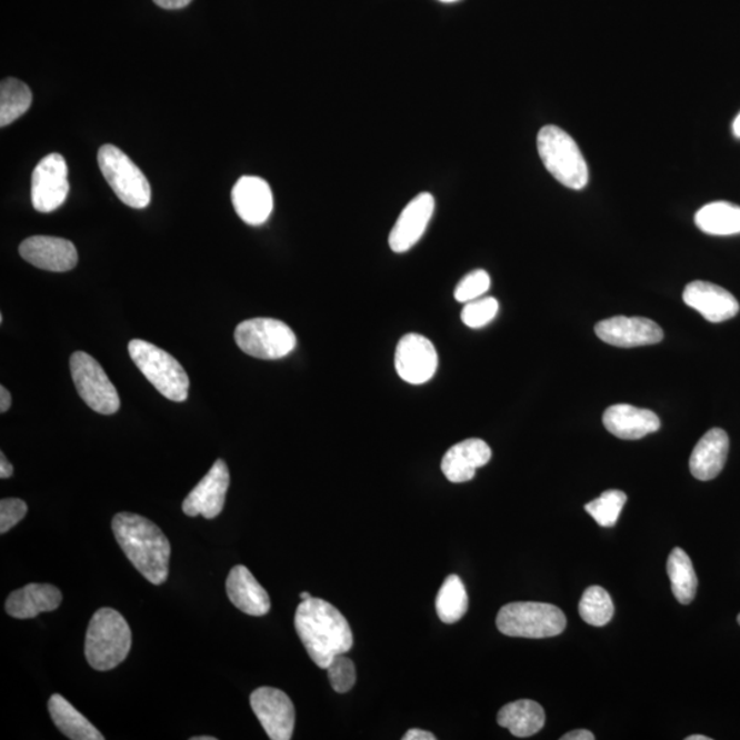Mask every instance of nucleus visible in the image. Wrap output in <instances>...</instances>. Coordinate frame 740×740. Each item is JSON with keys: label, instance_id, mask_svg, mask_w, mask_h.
<instances>
[{"label": "nucleus", "instance_id": "37998d69", "mask_svg": "<svg viewBox=\"0 0 740 740\" xmlns=\"http://www.w3.org/2000/svg\"><path fill=\"white\" fill-rule=\"evenodd\" d=\"M191 740H216L214 737H196L191 738Z\"/></svg>", "mask_w": 740, "mask_h": 740}, {"label": "nucleus", "instance_id": "393cba45", "mask_svg": "<svg viewBox=\"0 0 740 740\" xmlns=\"http://www.w3.org/2000/svg\"><path fill=\"white\" fill-rule=\"evenodd\" d=\"M49 712L52 721L64 737L72 740H103L97 727L84 718L72 703L60 694H54L49 701Z\"/></svg>", "mask_w": 740, "mask_h": 740}, {"label": "nucleus", "instance_id": "f257e3e1", "mask_svg": "<svg viewBox=\"0 0 740 740\" xmlns=\"http://www.w3.org/2000/svg\"><path fill=\"white\" fill-rule=\"evenodd\" d=\"M296 630L311 661L327 669L334 657L349 653L352 632L348 620L324 599H307L296 613Z\"/></svg>", "mask_w": 740, "mask_h": 740}, {"label": "nucleus", "instance_id": "58836bf2", "mask_svg": "<svg viewBox=\"0 0 740 740\" xmlns=\"http://www.w3.org/2000/svg\"><path fill=\"white\" fill-rule=\"evenodd\" d=\"M13 473H14L13 466H11L8 458H6V456L2 452V454H0V478H2L3 480L9 479L11 478V476H13Z\"/></svg>", "mask_w": 740, "mask_h": 740}, {"label": "nucleus", "instance_id": "c756f323", "mask_svg": "<svg viewBox=\"0 0 740 740\" xmlns=\"http://www.w3.org/2000/svg\"><path fill=\"white\" fill-rule=\"evenodd\" d=\"M579 613L587 624L594 627L607 626L613 619L614 614L612 597L602 587L591 586L580 599Z\"/></svg>", "mask_w": 740, "mask_h": 740}, {"label": "nucleus", "instance_id": "412c9836", "mask_svg": "<svg viewBox=\"0 0 740 740\" xmlns=\"http://www.w3.org/2000/svg\"><path fill=\"white\" fill-rule=\"evenodd\" d=\"M62 603V592L52 584L32 583L11 592L4 609L14 619H33L43 612H54Z\"/></svg>", "mask_w": 740, "mask_h": 740}, {"label": "nucleus", "instance_id": "e433bc0d", "mask_svg": "<svg viewBox=\"0 0 740 740\" xmlns=\"http://www.w3.org/2000/svg\"><path fill=\"white\" fill-rule=\"evenodd\" d=\"M403 740H437V737L433 736V733L424 731V730H419V728H413V730L408 731L404 733V737L402 738Z\"/></svg>", "mask_w": 740, "mask_h": 740}, {"label": "nucleus", "instance_id": "a878e982", "mask_svg": "<svg viewBox=\"0 0 740 740\" xmlns=\"http://www.w3.org/2000/svg\"><path fill=\"white\" fill-rule=\"evenodd\" d=\"M696 224L702 232L714 237L740 233V206L730 202L704 204L696 214Z\"/></svg>", "mask_w": 740, "mask_h": 740}, {"label": "nucleus", "instance_id": "49530a36", "mask_svg": "<svg viewBox=\"0 0 740 740\" xmlns=\"http://www.w3.org/2000/svg\"><path fill=\"white\" fill-rule=\"evenodd\" d=\"M738 624L740 626V614L738 616Z\"/></svg>", "mask_w": 740, "mask_h": 740}, {"label": "nucleus", "instance_id": "c03bdc74", "mask_svg": "<svg viewBox=\"0 0 740 740\" xmlns=\"http://www.w3.org/2000/svg\"><path fill=\"white\" fill-rule=\"evenodd\" d=\"M310 598H311V596L309 594V592H301L302 601H307V599H310Z\"/></svg>", "mask_w": 740, "mask_h": 740}, {"label": "nucleus", "instance_id": "4be33fe9", "mask_svg": "<svg viewBox=\"0 0 740 740\" xmlns=\"http://www.w3.org/2000/svg\"><path fill=\"white\" fill-rule=\"evenodd\" d=\"M227 594L234 608L249 616L261 617L269 613L270 598L263 587L243 566H237L229 572Z\"/></svg>", "mask_w": 740, "mask_h": 740}, {"label": "nucleus", "instance_id": "9b49d317", "mask_svg": "<svg viewBox=\"0 0 740 740\" xmlns=\"http://www.w3.org/2000/svg\"><path fill=\"white\" fill-rule=\"evenodd\" d=\"M438 351L430 339L419 333H408L399 340L396 350V369L399 378L409 384L428 383L437 373Z\"/></svg>", "mask_w": 740, "mask_h": 740}, {"label": "nucleus", "instance_id": "f03ea898", "mask_svg": "<svg viewBox=\"0 0 740 740\" xmlns=\"http://www.w3.org/2000/svg\"><path fill=\"white\" fill-rule=\"evenodd\" d=\"M117 543L151 584L160 586L169 576L172 549L160 527L143 516L119 513L111 522Z\"/></svg>", "mask_w": 740, "mask_h": 740}, {"label": "nucleus", "instance_id": "dca6fc26", "mask_svg": "<svg viewBox=\"0 0 740 740\" xmlns=\"http://www.w3.org/2000/svg\"><path fill=\"white\" fill-rule=\"evenodd\" d=\"M20 256L31 266L49 272H69L78 266V250L67 239L32 237L23 240Z\"/></svg>", "mask_w": 740, "mask_h": 740}, {"label": "nucleus", "instance_id": "4468645a", "mask_svg": "<svg viewBox=\"0 0 740 740\" xmlns=\"http://www.w3.org/2000/svg\"><path fill=\"white\" fill-rule=\"evenodd\" d=\"M229 481L231 476L227 463L222 460L216 461L196 489L188 493L183 502V512L188 517L203 516L208 520L216 519L224 509Z\"/></svg>", "mask_w": 740, "mask_h": 740}, {"label": "nucleus", "instance_id": "ddd939ff", "mask_svg": "<svg viewBox=\"0 0 740 740\" xmlns=\"http://www.w3.org/2000/svg\"><path fill=\"white\" fill-rule=\"evenodd\" d=\"M596 333L602 342L624 349L657 344L663 339L661 327L644 317H612L598 322Z\"/></svg>", "mask_w": 740, "mask_h": 740}, {"label": "nucleus", "instance_id": "7c9ffc66", "mask_svg": "<svg viewBox=\"0 0 740 740\" xmlns=\"http://www.w3.org/2000/svg\"><path fill=\"white\" fill-rule=\"evenodd\" d=\"M627 496L619 490H609L602 492V496L586 504V512L589 513L601 527H614L617 520L624 509Z\"/></svg>", "mask_w": 740, "mask_h": 740}, {"label": "nucleus", "instance_id": "a211bd4d", "mask_svg": "<svg viewBox=\"0 0 740 740\" xmlns=\"http://www.w3.org/2000/svg\"><path fill=\"white\" fill-rule=\"evenodd\" d=\"M683 301L687 307L696 309L710 322L731 320L739 313L737 298L724 288L708 281L697 280L687 284Z\"/></svg>", "mask_w": 740, "mask_h": 740}, {"label": "nucleus", "instance_id": "7ed1b4c3", "mask_svg": "<svg viewBox=\"0 0 740 740\" xmlns=\"http://www.w3.org/2000/svg\"><path fill=\"white\" fill-rule=\"evenodd\" d=\"M132 648V632L114 609H99L92 616L86 637V658L96 671H111L126 661Z\"/></svg>", "mask_w": 740, "mask_h": 740}, {"label": "nucleus", "instance_id": "6ab92c4d", "mask_svg": "<svg viewBox=\"0 0 740 740\" xmlns=\"http://www.w3.org/2000/svg\"><path fill=\"white\" fill-rule=\"evenodd\" d=\"M492 451L481 439H467L452 446L442 460V472L451 483H467L479 468L491 461Z\"/></svg>", "mask_w": 740, "mask_h": 740}, {"label": "nucleus", "instance_id": "f704fd0d", "mask_svg": "<svg viewBox=\"0 0 740 740\" xmlns=\"http://www.w3.org/2000/svg\"><path fill=\"white\" fill-rule=\"evenodd\" d=\"M28 513V504L19 498H6L0 501V533L9 532L11 528Z\"/></svg>", "mask_w": 740, "mask_h": 740}, {"label": "nucleus", "instance_id": "0eeeda50", "mask_svg": "<svg viewBox=\"0 0 740 740\" xmlns=\"http://www.w3.org/2000/svg\"><path fill=\"white\" fill-rule=\"evenodd\" d=\"M99 169L122 203L144 209L151 201V187L142 170L119 147L104 144L98 151Z\"/></svg>", "mask_w": 740, "mask_h": 740}, {"label": "nucleus", "instance_id": "79ce46f5", "mask_svg": "<svg viewBox=\"0 0 740 740\" xmlns=\"http://www.w3.org/2000/svg\"><path fill=\"white\" fill-rule=\"evenodd\" d=\"M686 740H710V738L703 736H690L687 737Z\"/></svg>", "mask_w": 740, "mask_h": 740}, {"label": "nucleus", "instance_id": "f8f14e48", "mask_svg": "<svg viewBox=\"0 0 740 740\" xmlns=\"http://www.w3.org/2000/svg\"><path fill=\"white\" fill-rule=\"evenodd\" d=\"M252 712L269 739L290 740L296 727V708L284 691L261 687L250 697Z\"/></svg>", "mask_w": 740, "mask_h": 740}, {"label": "nucleus", "instance_id": "2eb2a0df", "mask_svg": "<svg viewBox=\"0 0 740 740\" xmlns=\"http://www.w3.org/2000/svg\"><path fill=\"white\" fill-rule=\"evenodd\" d=\"M434 211V199L430 192H421L399 214L389 238L393 252L402 254L420 242Z\"/></svg>", "mask_w": 740, "mask_h": 740}, {"label": "nucleus", "instance_id": "aec40b11", "mask_svg": "<svg viewBox=\"0 0 740 740\" xmlns=\"http://www.w3.org/2000/svg\"><path fill=\"white\" fill-rule=\"evenodd\" d=\"M603 424L619 439L638 440L660 430L661 421L654 411L620 403L604 411Z\"/></svg>", "mask_w": 740, "mask_h": 740}, {"label": "nucleus", "instance_id": "9d476101", "mask_svg": "<svg viewBox=\"0 0 740 740\" xmlns=\"http://www.w3.org/2000/svg\"><path fill=\"white\" fill-rule=\"evenodd\" d=\"M69 193L68 164L61 154L43 158L32 173L31 198L39 213L60 209Z\"/></svg>", "mask_w": 740, "mask_h": 740}, {"label": "nucleus", "instance_id": "39448f33", "mask_svg": "<svg viewBox=\"0 0 740 740\" xmlns=\"http://www.w3.org/2000/svg\"><path fill=\"white\" fill-rule=\"evenodd\" d=\"M497 627L503 636L512 638H553L566 631L567 617L554 604L512 602L499 610Z\"/></svg>", "mask_w": 740, "mask_h": 740}, {"label": "nucleus", "instance_id": "473e14b6", "mask_svg": "<svg viewBox=\"0 0 740 740\" xmlns=\"http://www.w3.org/2000/svg\"><path fill=\"white\" fill-rule=\"evenodd\" d=\"M491 288L490 274L483 269L473 270L462 278L456 287L454 298L458 302L468 303L483 298Z\"/></svg>", "mask_w": 740, "mask_h": 740}, {"label": "nucleus", "instance_id": "a19ab883", "mask_svg": "<svg viewBox=\"0 0 740 740\" xmlns=\"http://www.w3.org/2000/svg\"><path fill=\"white\" fill-rule=\"evenodd\" d=\"M732 131L736 133V137L740 139V113L738 114L736 121L732 123Z\"/></svg>", "mask_w": 740, "mask_h": 740}, {"label": "nucleus", "instance_id": "72a5a7b5", "mask_svg": "<svg viewBox=\"0 0 740 740\" xmlns=\"http://www.w3.org/2000/svg\"><path fill=\"white\" fill-rule=\"evenodd\" d=\"M332 689L339 694L349 692L356 684L357 673L354 662L344 654L334 657L327 668Z\"/></svg>", "mask_w": 740, "mask_h": 740}, {"label": "nucleus", "instance_id": "bb28decb", "mask_svg": "<svg viewBox=\"0 0 740 740\" xmlns=\"http://www.w3.org/2000/svg\"><path fill=\"white\" fill-rule=\"evenodd\" d=\"M667 571L669 579H671L674 598L683 604L694 601L698 579L690 557L683 549L677 548L672 550L671 556L668 558Z\"/></svg>", "mask_w": 740, "mask_h": 740}, {"label": "nucleus", "instance_id": "c85d7f7f", "mask_svg": "<svg viewBox=\"0 0 740 740\" xmlns=\"http://www.w3.org/2000/svg\"><path fill=\"white\" fill-rule=\"evenodd\" d=\"M32 104V92L26 82L13 78L0 84V127L4 128L19 120Z\"/></svg>", "mask_w": 740, "mask_h": 740}, {"label": "nucleus", "instance_id": "cd10ccee", "mask_svg": "<svg viewBox=\"0 0 740 740\" xmlns=\"http://www.w3.org/2000/svg\"><path fill=\"white\" fill-rule=\"evenodd\" d=\"M437 612L444 624H454L468 612L469 598L460 576L450 574L438 592Z\"/></svg>", "mask_w": 740, "mask_h": 740}, {"label": "nucleus", "instance_id": "a18cd8bd", "mask_svg": "<svg viewBox=\"0 0 740 740\" xmlns=\"http://www.w3.org/2000/svg\"><path fill=\"white\" fill-rule=\"evenodd\" d=\"M439 2L452 3V2H457V0H439Z\"/></svg>", "mask_w": 740, "mask_h": 740}, {"label": "nucleus", "instance_id": "423d86ee", "mask_svg": "<svg viewBox=\"0 0 740 740\" xmlns=\"http://www.w3.org/2000/svg\"><path fill=\"white\" fill-rule=\"evenodd\" d=\"M128 350L134 366L158 392L173 402L186 401L188 390H190V379L174 357L140 339L131 340Z\"/></svg>", "mask_w": 740, "mask_h": 740}, {"label": "nucleus", "instance_id": "5701e85b", "mask_svg": "<svg viewBox=\"0 0 740 740\" xmlns=\"http://www.w3.org/2000/svg\"><path fill=\"white\" fill-rule=\"evenodd\" d=\"M730 439L721 428L703 434L690 457V471L696 479L709 481L718 478L726 466Z\"/></svg>", "mask_w": 740, "mask_h": 740}, {"label": "nucleus", "instance_id": "ea45409f", "mask_svg": "<svg viewBox=\"0 0 740 740\" xmlns=\"http://www.w3.org/2000/svg\"><path fill=\"white\" fill-rule=\"evenodd\" d=\"M11 407V396L8 390L4 389V387H0V411L2 413H6Z\"/></svg>", "mask_w": 740, "mask_h": 740}, {"label": "nucleus", "instance_id": "1a4fd4ad", "mask_svg": "<svg viewBox=\"0 0 740 740\" xmlns=\"http://www.w3.org/2000/svg\"><path fill=\"white\" fill-rule=\"evenodd\" d=\"M70 373L80 398L93 411L104 416L119 411V392L96 358L84 351H76L70 357Z\"/></svg>", "mask_w": 740, "mask_h": 740}, {"label": "nucleus", "instance_id": "20e7f679", "mask_svg": "<svg viewBox=\"0 0 740 740\" xmlns=\"http://www.w3.org/2000/svg\"><path fill=\"white\" fill-rule=\"evenodd\" d=\"M540 160L551 176L571 190H583L589 183V167L578 143L561 128L546 126L538 134Z\"/></svg>", "mask_w": 740, "mask_h": 740}, {"label": "nucleus", "instance_id": "c9c22d12", "mask_svg": "<svg viewBox=\"0 0 740 740\" xmlns=\"http://www.w3.org/2000/svg\"><path fill=\"white\" fill-rule=\"evenodd\" d=\"M192 0H154L157 6L167 10H179L190 4Z\"/></svg>", "mask_w": 740, "mask_h": 740}, {"label": "nucleus", "instance_id": "f3484780", "mask_svg": "<svg viewBox=\"0 0 740 740\" xmlns=\"http://www.w3.org/2000/svg\"><path fill=\"white\" fill-rule=\"evenodd\" d=\"M234 211L246 224H266L273 210V193L266 180L257 176H243L232 190Z\"/></svg>", "mask_w": 740, "mask_h": 740}, {"label": "nucleus", "instance_id": "b1692460", "mask_svg": "<svg viewBox=\"0 0 740 740\" xmlns=\"http://www.w3.org/2000/svg\"><path fill=\"white\" fill-rule=\"evenodd\" d=\"M544 709L531 699L510 702L499 710L498 724L517 738H530L544 727Z\"/></svg>", "mask_w": 740, "mask_h": 740}, {"label": "nucleus", "instance_id": "4c0bfd02", "mask_svg": "<svg viewBox=\"0 0 740 740\" xmlns=\"http://www.w3.org/2000/svg\"><path fill=\"white\" fill-rule=\"evenodd\" d=\"M594 733L591 731L587 730H576L566 733V736L561 737V740H594Z\"/></svg>", "mask_w": 740, "mask_h": 740}, {"label": "nucleus", "instance_id": "2f4dec72", "mask_svg": "<svg viewBox=\"0 0 740 740\" xmlns=\"http://www.w3.org/2000/svg\"><path fill=\"white\" fill-rule=\"evenodd\" d=\"M498 311L499 303L496 298H479L466 303L461 311V320L467 327L479 329L490 324L496 319Z\"/></svg>", "mask_w": 740, "mask_h": 740}, {"label": "nucleus", "instance_id": "6e6552de", "mask_svg": "<svg viewBox=\"0 0 740 740\" xmlns=\"http://www.w3.org/2000/svg\"><path fill=\"white\" fill-rule=\"evenodd\" d=\"M234 342L247 356L280 360L296 349L297 337L283 321L258 317L237 327Z\"/></svg>", "mask_w": 740, "mask_h": 740}]
</instances>
